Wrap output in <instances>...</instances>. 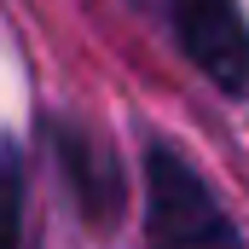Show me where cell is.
<instances>
[{
    "mask_svg": "<svg viewBox=\"0 0 249 249\" xmlns=\"http://www.w3.org/2000/svg\"><path fill=\"white\" fill-rule=\"evenodd\" d=\"M18 220H23V174H18L12 145L0 139V249L18 244Z\"/></svg>",
    "mask_w": 249,
    "mask_h": 249,
    "instance_id": "cell-3",
    "label": "cell"
},
{
    "mask_svg": "<svg viewBox=\"0 0 249 249\" xmlns=\"http://www.w3.org/2000/svg\"><path fill=\"white\" fill-rule=\"evenodd\" d=\"M151 244L157 249H244L214 197L168 151L151 157Z\"/></svg>",
    "mask_w": 249,
    "mask_h": 249,
    "instance_id": "cell-1",
    "label": "cell"
},
{
    "mask_svg": "<svg viewBox=\"0 0 249 249\" xmlns=\"http://www.w3.org/2000/svg\"><path fill=\"white\" fill-rule=\"evenodd\" d=\"M174 35L191 53V64L220 87L249 93V18L238 0H168Z\"/></svg>",
    "mask_w": 249,
    "mask_h": 249,
    "instance_id": "cell-2",
    "label": "cell"
}]
</instances>
